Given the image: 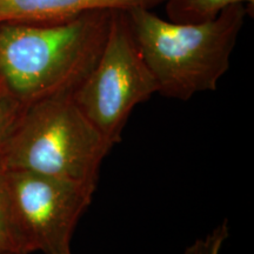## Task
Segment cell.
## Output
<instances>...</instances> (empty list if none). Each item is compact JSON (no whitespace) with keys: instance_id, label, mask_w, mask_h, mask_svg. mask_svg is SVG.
<instances>
[{"instance_id":"obj_1","label":"cell","mask_w":254,"mask_h":254,"mask_svg":"<svg viewBox=\"0 0 254 254\" xmlns=\"http://www.w3.org/2000/svg\"><path fill=\"white\" fill-rule=\"evenodd\" d=\"M112 9L60 23H0V82L23 106L72 97L103 52Z\"/></svg>"},{"instance_id":"obj_2","label":"cell","mask_w":254,"mask_h":254,"mask_svg":"<svg viewBox=\"0 0 254 254\" xmlns=\"http://www.w3.org/2000/svg\"><path fill=\"white\" fill-rule=\"evenodd\" d=\"M126 12L158 93L179 100L217 88L230 68L231 55L249 13L245 4L237 2L222 8L212 20L179 24L164 20L151 9Z\"/></svg>"},{"instance_id":"obj_3","label":"cell","mask_w":254,"mask_h":254,"mask_svg":"<svg viewBox=\"0 0 254 254\" xmlns=\"http://www.w3.org/2000/svg\"><path fill=\"white\" fill-rule=\"evenodd\" d=\"M112 147L72 97H55L23 107L0 146V158L6 170L98 184Z\"/></svg>"},{"instance_id":"obj_4","label":"cell","mask_w":254,"mask_h":254,"mask_svg":"<svg viewBox=\"0 0 254 254\" xmlns=\"http://www.w3.org/2000/svg\"><path fill=\"white\" fill-rule=\"evenodd\" d=\"M154 93H158L157 81L136 45L127 12L112 9L103 52L72 95L73 101L114 146L122 140L134 107Z\"/></svg>"},{"instance_id":"obj_5","label":"cell","mask_w":254,"mask_h":254,"mask_svg":"<svg viewBox=\"0 0 254 254\" xmlns=\"http://www.w3.org/2000/svg\"><path fill=\"white\" fill-rule=\"evenodd\" d=\"M95 187L67 178L7 170L12 221L27 253L71 250L73 233Z\"/></svg>"},{"instance_id":"obj_6","label":"cell","mask_w":254,"mask_h":254,"mask_svg":"<svg viewBox=\"0 0 254 254\" xmlns=\"http://www.w3.org/2000/svg\"><path fill=\"white\" fill-rule=\"evenodd\" d=\"M166 0H0V23H60L95 9H152Z\"/></svg>"},{"instance_id":"obj_7","label":"cell","mask_w":254,"mask_h":254,"mask_svg":"<svg viewBox=\"0 0 254 254\" xmlns=\"http://www.w3.org/2000/svg\"><path fill=\"white\" fill-rule=\"evenodd\" d=\"M237 2H247L253 7L254 0H166V12L173 23H202L212 20L222 8Z\"/></svg>"},{"instance_id":"obj_8","label":"cell","mask_w":254,"mask_h":254,"mask_svg":"<svg viewBox=\"0 0 254 254\" xmlns=\"http://www.w3.org/2000/svg\"><path fill=\"white\" fill-rule=\"evenodd\" d=\"M0 252L28 254L12 221L7 189V170L0 158Z\"/></svg>"},{"instance_id":"obj_9","label":"cell","mask_w":254,"mask_h":254,"mask_svg":"<svg viewBox=\"0 0 254 254\" xmlns=\"http://www.w3.org/2000/svg\"><path fill=\"white\" fill-rule=\"evenodd\" d=\"M227 220H224L205 237L190 244L183 254H221L222 246L228 238Z\"/></svg>"},{"instance_id":"obj_10","label":"cell","mask_w":254,"mask_h":254,"mask_svg":"<svg viewBox=\"0 0 254 254\" xmlns=\"http://www.w3.org/2000/svg\"><path fill=\"white\" fill-rule=\"evenodd\" d=\"M23 107V105L0 82V146L4 142Z\"/></svg>"},{"instance_id":"obj_11","label":"cell","mask_w":254,"mask_h":254,"mask_svg":"<svg viewBox=\"0 0 254 254\" xmlns=\"http://www.w3.org/2000/svg\"><path fill=\"white\" fill-rule=\"evenodd\" d=\"M47 254H72L71 250H66V251H62V252H53V253H47Z\"/></svg>"},{"instance_id":"obj_12","label":"cell","mask_w":254,"mask_h":254,"mask_svg":"<svg viewBox=\"0 0 254 254\" xmlns=\"http://www.w3.org/2000/svg\"><path fill=\"white\" fill-rule=\"evenodd\" d=\"M0 254H8V253H1V252H0Z\"/></svg>"}]
</instances>
